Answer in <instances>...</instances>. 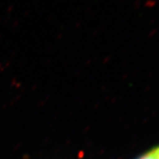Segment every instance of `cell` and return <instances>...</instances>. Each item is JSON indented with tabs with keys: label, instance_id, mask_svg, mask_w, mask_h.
<instances>
[{
	"label": "cell",
	"instance_id": "6da1fadb",
	"mask_svg": "<svg viewBox=\"0 0 159 159\" xmlns=\"http://www.w3.org/2000/svg\"><path fill=\"white\" fill-rule=\"evenodd\" d=\"M138 159H159V147L142 155Z\"/></svg>",
	"mask_w": 159,
	"mask_h": 159
}]
</instances>
